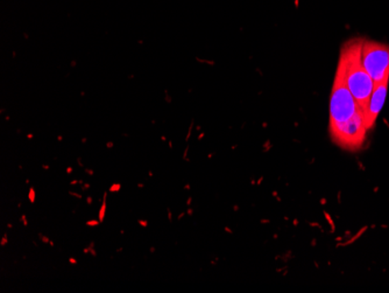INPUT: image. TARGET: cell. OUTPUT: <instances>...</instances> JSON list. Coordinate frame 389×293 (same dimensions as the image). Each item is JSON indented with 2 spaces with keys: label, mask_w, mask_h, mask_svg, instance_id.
I'll list each match as a JSON object with an SVG mask.
<instances>
[{
  "label": "cell",
  "mask_w": 389,
  "mask_h": 293,
  "mask_svg": "<svg viewBox=\"0 0 389 293\" xmlns=\"http://www.w3.org/2000/svg\"><path fill=\"white\" fill-rule=\"evenodd\" d=\"M90 187V183H84V185H82V186H81V190H82V192H87V190H89Z\"/></svg>",
  "instance_id": "15"
},
{
  "label": "cell",
  "mask_w": 389,
  "mask_h": 293,
  "mask_svg": "<svg viewBox=\"0 0 389 293\" xmlns=\"http://www.w3.org/2000/svg\"><path fill=\"white\" fill-rule=\"evenodd\" d=\"M68 194L70 195V196H74V198L78 199V200H82V199H83L82 194H80V193H76V192H72V190H69Z\"/></svg>",
  "instance_id": "12"
},
{
  "label": "cell",
  "mask_w": 389,
  "mask_h": 293,
  "mask_svg": "<svg viewBox=\"0 0 389 293\" xmlns=\"http://www.w3.org/2000/svg\"><path fill=\"white\" fill-rule=\"evenodd\" d=\"M69 263H70L72 265H76V264H77V261H76L75 259H72V257H70V259H69Z\"/></svg>",
  "instance_id": "22"
},
{
  "label": "cell",
  "mask_w": 389,
  "mask_h": 293,
  "mask_svg": "<svg viewBox=\"0 0 389 293\" xmlns=\"http://www.w3.org/2000/svg\"><path fill=\"white\" fill-rule=\"evenodd\" d=\"M153 172L151 171H148V176H149V178H151V176H153Z\"/></svg>",
  "instance_id": "32"
},
{
  "label": "cell",
  "mask_w": 389,
  "mask_h": 293,
  "mask_svg": "<svg viewBox=\"0 0 389 293\" xmlns=\"http://www.w3.org/2000/svg\"><path fill=\"white\" fill-rule=\"evenodd\" d=\"M138 223H139V225H141L143 228H147L148 227L147 219H146V220H144V219H138Z\"/></svg>",
  "instance_id": "11"
},
{
  "label": "cell",
  "mask_w": 389,
  "mask_h": 293,
  "mask_svg": "<svg viewBox=\"0 0 389 293\" xmlns=\"http://www.w3.org/2000/svg\"><path fill=\"white\" fill-rule=\"evenodd\" d=\"M92 202H94V199H92V196H87V205H89V206H91V205H92Z\"/></svg>",
  "instance_id": "20"
},
{
  "label": "cell",
  "mask_w": 389,
  "mask_h": 293,
  "mask_svg": "<svg viewBox=\"0 0 389 293\" xmlns=\"http://www.w3.org/2000/svg\"><path fill=\"white\" fill-rule=\"evenodd\" d=\"M109 192V190H107ZM107 192H104V194H103V200H102V205H101V208H99L98 212V220L101 221V223L104 222L105 220L106 216V210H107Z\"/></svg>",
  "instance_id": "6"
},
{
  "label": "cell",
  "mask_w": 389,
  "mask_h": 293,
  "mask_svg": "<svg viewBox=\"0 0 389 293\" xmlns=\"http://www.w3.org/2000/svg\"><path fill=\"white\" fill-rule=\"evenodd\" d=\"M92 247H95V242L94 241L89 244V249H92Z\"/></svg>",
  "instance_id": "28"
},
{
  "label": "cell",
  "mask_w": 389,
  "mask_h": 293,
  "mask_svg": "<svg viewBox=\"0 0 389 293\" xmlns=\"http://www.w3.org/2000/svg\"><path fill=\"white\" fill-rule=\"evenodd\" d=\"M28 200H30V203H35V200H36V192H35L34 187H30L28 190Z\"/></svg>",
  "instance_id": "7"
},
{
  "label": "cell",
  "mask_w": 389,
  "mask_h": 293,
  "mask_svg": "<svg viewBox=\"0 0 389 293\" xmlns=\"http://www.w3.org/2000/svg\"><path fill=\"white\" fill-rule=\"evenodd\" d=\"M39 239L41 240L42 243L43 244H50V240L47 236H43V234L41 232H39L38 234Z\"/></svg>",
  "instance_id": "10"
},
{
  "label": "cell",
  "mask_w": 389,
  "mask_h": 293,
  "mask_svg": "<svg viewBox=\"0 0 389 293\" xmlns=\"http://www.w3.org/2000/svg\"><path fill=\"white\" fill-rule=\"evenodd\" d=\"M84 172H85L87 175H91V176L95 174V171H94V170H90V168H85V170H84Z\"/></svg>",
  "instance_id": "16"
},
{
  "label": "cell",
  "mask_w": 389,
  "mask_h": 293,
  "mask_svg": "<svg viewBox=\"0 0 389 293\" xmlns=\"http://www.w3.org/2000/svg\"><path fill=\"white\" fill-rule=\"evenodd\" d=\"M121 190V185L120 183H112L111 185L110 188H109V192L110 193H118V192H120Z\"/></svg>",
  "instance_id": "8"
},
{
  "label": "cell",
  "mask_w": 389,
  "mask_h": 293,
  "mask_svg": "<svg viewBox=\"0 0 389 293\" xmlns=\"http://www.w3.org/2000/svg\"><path fill=\"white\" fill-rule=\"evenodd\" d=\"M123 250H124L123 247H118L117 250H116V252H117V254H119V252H123Z\"/></svg>",
  "instance_id": "30"
},
{
  "label": "cell",
  "mask_w": 389,
  "mask_h": 293,
  "mask_svg": "<svg viewBox=\"0 0 389 293\" xmlns=\"http://www.w3.org/2000/svg\"><path fill=\"white\" fill-rule=\"evenodd\" d=\"M82 143H83V144H85V143H87V138H83V139H82Z\"/></svg>",
  "instance_id": "36"
},
{
  "label": "cell",
  "mask_w": 389,
  "mask_h": 293,
  "mask_svg": "<svg viewBox=\"0 0 389 293\" xmlns=\"http://www.w3.org/2000/svg\"><path fill=\"white\" fill-rule=\"evenodd\" d=\"M364 39H352L345 43L340 53L339 65L344 69L345 80L364 117L375 84L361 63Z\"/></svg>",
  "instance_id": "1"
},
{
  "label": "cell",
  "mask_w": 389,
  "mask_h": 293,
  "mask_svg": "<svg viewBox=\"0 0 389 293\" xmlns=\"http://www.w3.org/2000/svg\"><path fill=\"white\" fill-rule=\"evenodd\" d=\"M368 131L365 124V117L360 111L355 114L353 119L345 123L339 128L330 131L333 141L340 148L348 150V151H355L359 150L363 145L366 132Z\"/></svg>",
  "instance_id": "4"
},
{
  "label": "cell",
  "mask_w": 389,
  "mask_h": 293,
  "mask_svg": "<svg viewBox=\"0 0 389 293\" xmlns=\"http://www.w3.org/2000/svg\"><path fill=\"white\" fill-rule=\"evenodd\" d=\"M62 139H63V137H62V136H59V141H62Z\"/></svg>",
  "instance_id": "37"
},
{
  "label": "cell",
  "mask_w": 389,
  "mask_h": 293,
  "mask_svg": "<svg viewBox=\"0 0 389 293\" xmlns=\"http://www.w3.org/2000/svg\"><path fill=\"white\" fill-rule=\"evenodd\" d=\"M85 225L87 227H97V225H101V221L99 220H90V221L85 222Z\"/></svg>",
  "instance_id": "9"
},
{
  "label": "cell",
  "mask_w": 389,
  "mask_h": 293,
  "mask_svg": "<svg viewBox=\"0 0 389 293\" xmlns=\"http://www.w3.org/2000/svg\"><path fill=\"white\" fill-rule=\"evenodd\" d=\"M389 79L382 81L380 83L375 84V90L370 95V101L367 104L366 112H365V124L367 130H370L375 126L379 114L381 112L383 104H385L386 96L388 92Z\"/></svg>",
  "instance_id": "5"
},
{
  "label": "cell",
  "mask_w": 389,
  "mask_h": 293,
  "mask_svg": "<svg viewBox=\"0 0 389 293\" xmlns=\"http://www.w3.org/2000/svg\"><path fill=\"white\" fill-rule=\"evenodd\" d=\"M360 111L361 110L346 84L344 69L338 63L330 99V131L348 122Z\"/></svg>",
  "instance_id": "2"
},
{
  "label": "cell",
  "mask_w": 389,
  "mask_h": 293,
  "mask_svg": "<svg viewBox=\"0 0 389 293\" xmlns=\"http://www.w3.org/2000/svg\"><path fill=\"white\" fill-rule=\"evenodd\" d=\"M156 252V247H149V254H155Z\"/></svg>",
  "instance_id": "25"
},
{
  "label": "cell",
  "mask_w": 389,
  "mask_h": 293,
  "mask_svg": "<svg viewBox=\"0 0 389 293\" xmlns=\"http://www.w3.org/2000/svg\"><path fill=\"white\" fill-rule=\"evenodd\" d=\"M90 254L91 256H92V257H97V252H96L95 247H92V249H90Z\"/></svg>",
  "instance_id": "18"
},
{
  "label": "cell",
  "mask_w": 389,
  "mask_h": 293,
  "mask_svg": "<svg viewBox=\"0 0 389 293\" xmlns=\"http://www.w3.org/2000/svg\"><path fill=\"white\" fill-rule=\"evenodd\" d=\"M77 164H78V166H80V168H84L83 161H82V158H81V156H78V158H77Z\"/></svg>",
  "instance_id": "17"
},
{
  "label": "cell",
  "mask_w": 389,
  "mask_h": 293,
  "mask_svg": "<svg viewBox=\"0 0 389 293\" xmlns=\"http://www.w3.org/2000/svg\"><path fill=\"white\" fill-rule=\"evenodd\" d=\"M83 254H90V249H89V247H84Z\"/></svg>",
  "instance_id": "26"
},
{
  "label": "cell",
  "mask_w": 389,
  "mask_h": 293,
  "mask_svg": "<svg viewBox=\"0 0 389 293\" xmlns=\"http://www.w3.org/2000/svg\"><path fill=\"white\" fill-rule=\"evenodd\" d=\"M361 63L375 84L389 79V46L381 42L364 40Z\"/></svg>",
  "instance_id": "3"
},
{
  "label": "cell",
  "mask_w": 389,
  "mask_h": 293,
  "mask_svg": "<svg viewBox=\"0 0 389 293\" xmlns=\"http://www.w3.org/2000/svg\"><path fill=\"white\" fill-rule=\"evenodd\" d=\"M19 222H23V225H25V227H27V225H28V221H27L26 214H23V215L20 216Z\"/></svg>",
  "instance_id": "14"
},
{
  "label": "cell",
  "mask_w": 389,
  "mask_h": 293,
  "mask_svg": "<svg viewBox=\"0 0 389 293\" xmlns=\"http://www.w3.org/2000/svg\"><path fill=\"white\" fill-rule=\"evenodd\" d=\"M50 247H54V245H55V243H54V241H50Z\"/></svg>",
  "instance_id": "33"
},
{
  "label": "cell",
  "mask_w": 389,
  "mask_h": 293,
  "mask_svg": "<svg viewBox=\"0 0 389 293\" xmlns=\"http://www.w3.org/2000/svg\"><path fill=\"white\" fill-rule=\"evenodd\" d=\"M8 243V234H4V236L1 237V240H0V245L1 247H5L6 244Z\"/></svg>",
  "instance_id": "13"
},
{
  "label": "cell",
  "mask_w": 389,
  "mask_h": 293,
  "mask_svg": "<svg viewBox=\"0 0 389 293\" xmlns=\"http://www.w3.org/2000/svg\"><path fill=\"white\" fill-rule=\"evenodd\" d=\"M76 185H78V180H72L70 181V186H76Z\"/></svg>",
  "instance_id": "24"
},
{
  "label": "cell",
  "mask_w": 389,
  "mask_h": 293,
  "mask_svg": "<svg viewBox=\"0 0 389 293\" xmlns=\"http://www.w3.org/2000/svg\"><path fill=\"white\" fill-rule=\"evenodd\" d=\"M8 229H12V228H13V225H12V223H8Z\"/></svg>",
  "instance_id": "34"
},
{
  "label": "cell",
  "mask_w": 389,
  "mask_h": 293,
  "mask_svg": "<svg viewBox=\"0 0 389 293\" xmlns=\"http://www.w3.org/2000/svg\"><path fill=\"white\" fill-rule=\"evenodd\" d=\"M114 145V141H107V143H106V148H107V149H112Z\"/></svg>",
  "instance_id": "19"
},
{
  "label": "cell",
  "mask_w": 389,
  "mask_h": 293,
  "mask_svg": "<svg viewBox=\"0 0 389 293\" xmlns=\"http://www.w3.org/2000/svg\"><path fill=\"white\" fill-rule=\"evenodd\" d=\"M42 168H43V170H45V171H48V170H50V165H42Z\"/></svg>",
  "instance_id": "27"
},
{
  "label": "cell",
  "mask_w": 389,
  "mask_h": 293,
  "mask_svg": "<svg viewBox=\"0 0 389 293\" xmlns=\"http://www.w3.org/2000/svg\"><path fill=\"white\" fill-rule=\"evenodd\" d=\"M145 185L144 183H138V188H144Z\"/></svg>",
  "instance_id": "29"
},
{
  "label": "cell",
  "mask_w": 389,
  "mask_h": 293,
  "mask_svg": "<svg viewBox=\"0 0 389 293\" xmlns=\"http://www.w3.org/2000/svg\"><path fill=\"white\" fill-rule=\"evenodd\" d=\"M84 180H78V185H80V186H82V185H84Z\"/></svg>",
  "instance_id": "31"
},
{
  "label": "cell",
  "mask_w": 389,
  "mask_h": 293,
  "mask_svg": "<svg viewBox=\"0 0 389 293\" xmlns=\"http://www.w3.org/2000/svg\"><path fill=\"white\" fill-rule=\"evenodd\" d=\"M185 216V213H182L180 216H178V220H181L182 217Z\"/></svg>",
  "instance_id": "35"
},
{
  "label": "cell",
  "mask_w": 389,
  "mask_h": 293,
  "mask_svg": "<svg viewBox=\"0 0 389 293\" xmlns=\"http://www.w3.org/2000/svg\"><path fill=\"white\" fill-rule=\"evenodd\" d=\"M65 172H67V174H72L74 170H72V166H69V168H67V170H65Z\"/></svg>",
  "instance_id": "23"
},
{
  "label": "cell",
  "mask_w": 389,
  "mask_h": 293,
  "mask_svg": "<svg viewBox=\"0 0 389 293\" xmlns=\"http://www.w3.org/2000/svg\"><path fill=\"white\" fill-rule=\"evenodd\" d=\"M167 213H168V220H169V222L173 221V216H171L169 208H167Z\"/></svg>",
  "instance_id": "21"
}]
</instances>
